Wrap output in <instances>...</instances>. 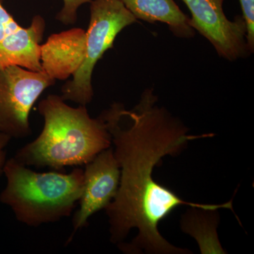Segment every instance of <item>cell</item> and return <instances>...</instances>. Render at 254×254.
<instances>
[{"mask_svg":"<svg viewBox=\"0 0 254 254\" xmlns=\"http://www.w3.org/2000/svg\"><path fill=\"white\" fill-rule=\"evenodd\" d=\"M4 175L6 184L0 202L28 226L54 223L70 216L83 193L84 175L80 168L68 174L37 173L13 157L6 160Z\"/></svg>","mask_w":254,"mask_h":254,"instance_id":"3","label":"cell"},{"mask_svg":"<svg viewBox=\"0 0 254 254\" xmlns=\"http://www.w3.org/2000/svg\"><path fill=\"white\" fill-rule=\"evenodd\" d=\"M93 0H63V9L57 14L56 19L64 25H71L77 20L78 8L85 4L91 2Z\"/></svg>","mask_w":254,"mask_h":254,"instance_id":"13","label":"cell"},{"mask_svg":"<svg viewBox=\"0 0 254 254\" xmlns=\"http://www.w3.org/2000/svg\"><path fill=\"white\" fill-rule=\"evenodd\" d=\"M55 79L46 71L16 66L0 68V133L21 139L32 134V108Z\"/></svg>","mask_w":254,"mask_h":254,"instance_id":"5","label":"cell"},{"mask_svg":"<svg viewBox=\"0 0 254 254\" xmlns=\"http://www.w3.org/2000/svg\"><path fill=\"white\" fill-rule=\"evenodd\" d=\"M91 17L86 32V48L83 61L71 81L62 88V98L80 105L89 104L93 98L92 75L95 66L124 28L137 19L121 0H93Z\"/></svg>","mask_w":254,"mask_h":254,"instance_id":"4","label":"cell"},{"mask_svg":"<svg viewBox=\"0 0 254 254\" xmlns=\"http://www.w3.org/2000/svg\"><path fill=\"white\" fill-rule=\"evenodd\" d=\"M190 208L182 218V230L198 242L201 254H226L217 234L218 210Z\"/></svg>","mask_w":254,"mask_h":254,"instance_id":"11","label":"cell"},{"mask_svg":"<svg viewBox=\"0 0 254 254\" xmlns=\"http://www.w3.org/2000/svg\"><path fill=\"white\" fill-rule=\"evenodd\" d=\"M158 101L153 88H146L131 109L115 103L100 115L120 168L118 193L105 208L110 241L127 254H191L162 236L158 225L164 219L182 205L235 213L232 200L218 205L189 202L155 182L153 170L164 157L180 155L190 141L214 136L189 134L190 128Z\"/></svg>","mask_w":254,"mask_h":254,"instance_id":"1","label":"cell"},{"mask_svg":"<svg viewBox=\"0 0 254 254\" xmlns=\"http://www.w3.org/2000/svg\"><path fill=\"white\" fill-rule=\"evenodd\" d=\"M137 20L150 23L168 25L174 36L191 38L195 31L190 26V18L184 14L175 0H121Z\"/></svg>","mask_w":254,"mask_h":254,"instance_id":"10","label":"cell"},{"mask_svg":"<svg viewBox=\"0 0 254 254\" xmlns=\"http://www.w3.org/2000/svg\"><path fill=\"white\" fill-rule=\"evenodd\" d=\"M11 140L9 136L0 133V177L4 175V167L6 161V148Z\"/></svg>","mask_w":254,"mask_h":254,"instance_id":"14","label":"cell"},{"mask_svg":"<svg viewBox=\"0 0 254 254\" xmlns=\"http://www.w3.org/2000/svg\"><path fill=\"white\" fill-rule=\"evenodd\" d=\"M44 120L39 136L16 151L14 158L27 167L63 170L86 165L112 145L111 136L100 118L86 106L73 108L61 96L49 95L38 106Z\"/></svg>","mask_w":254,"mask_h":254,"instance_id":"2","label":"cell"},{"mask_svg":"<svg viewBox=\"0 0 254 254\" xmlns=\"http://www.w3.org/2000/svg\"><path fill=\"white\" fill-rule=\"evenodd\" d=\"M191 13L190 26L210 42L219 56L228 61L248 58L252 53L247 41L242 16L233 21L223 10L225 0H182Z\"/></svg>","mask_w":254,"mask_h":254,"instance_id":"6","label":"cell"},{"mask_svg":"<svg viewBox=\"0 0 254 254\" xmlns=\"http://www.w3.org/2000/svg\"><path fill=\"white\" fill-rule=\"evenodd\" d=\"M85 165L79 208L73 215V232L66 244L72 241L78 230L88 225L92 215L107 208L118 193L120 185V168L113 147L100 152Z\"/></svg>","mask_w":254,"mask_h":254,"instance_id":"7","label":"cell"},{"mask_svg":"<svg viewBox=\"0 0 254 254\" xmlns=\"http://www.w3.org/2000/svg\"><path fill=\"white\" fill-rule=\"evenodd\" d=\"M242 17L247 27V41L251 53L254 52V0H240Z\"/></svg>","mask_w":254,"mask_h":254,"instance_id":"12","label":"cell"},{"mask_svg":"<svg viewBox=\"0 0 254 254\" xmlns=\"http://www.w3.org/2000/svg\"><path fill=\"white\" fill-rule=\"evenodd\" d=\"M45 28V20L39 15L33 18L29 27L20 26L0 0V68L16 65L42 71L40 43Z\"/></svg>","mask_w":254,"mask_h":254,"instance_id":"8","label":"cell"},{"mask_svg":"<svg viewBox=\"0 0 254 254\" xmlns=\"http://www.w3.org/2000/svg\"><path fill=\"white\" fill-rule=\"evenodd\" d=\"M85 48L86 32L82 29L52 35L41 46L42 68L54 79H65L79 67Z\"/></svg>","mask_w":254,"mask_h":254,"instance_id":"9","label":"cell"}]
</instances>
